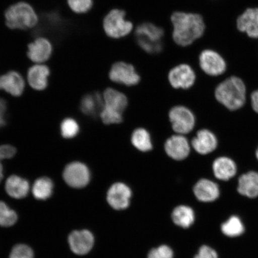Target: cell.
Here are the masks:
<instances>
[{"label": "cell", "instance_id": "6da1fadb", "mask_svg": "<svg viewBox=\"0 0 258 258\" xmlns=\"http://www.w3.org/2000/svg\"><path fill=\"white\" fill-rule=\"evenodd\" d=\"M214 97L218 104L228 111H237L249 102V91L243 79L232 76L218 84Z\"/></svg>", "mask_w": 258, "mask_h": 258}, {"label": "cell", "instance_id": "7a4b0ae2", "mask_svg": "<svg viewBox=\"0 0 258 258\" xmlns=\"http://www.w3.org/2000/svg\"><path fill=\"white\" fill-rule=\"evenodd\" d=\"M171 21L173 25V40L180 46H189L204 34L205 22L198 14L175 12Z\"/></svg>", "mask_w": 258, "mask_h": 258}, {"label": "cell", "instance_id": "3957f363", "mask_svg": "<svg viewBox=\"0 0 258 258\" xmlns=\"http://www.w3.org/2000/svg\"><path fill=\"white\" fill-rule=\"evenodd\" d=\"M6 25L10 28L27 30L35 27L38 18L33 8L28 3L20 2L12 5L5 13Z\"/></svg>", "mask_w": 258, "mask_h": 258}, {"label": "cell", "instance_id": "277c9868", "mask_svg": "<svg viewBox=\"0 0 258 258\" xmlns=\"http://www.w3.org/2000/svg\"><path fill=\"white\" fill-rule=\"evenodd\" d=\"M162 28L151 23H143L138 26L135 31L137 43L146 52L157 54L163 49Z\"/></svg>", "mask_w": 258, "mask_h": 258}, {"label": "cell", "instance_id": "5b68a950", "mask_svg": "<svg viewBox=\"0 0 258 258\" xmlns=\"http://www.w3.org/2000/svg\"><path fill=\"white\" fill-rule=\"evenodd\" d=\"M125 16L123 11L114 9L105 16L104 29L106 35L113 38H120L130 33L133 24L125 20Z\"/></svg>", "mask_w": 258, "mask_h": 258}, {"label": "cell", "instance_id": "8992f818", "mask_svg": "<svg viewBox=\"0 0 258 258\" xmlns=\"http://www.w3.org/2000/svg\"><path fill=\"white\" fill-rule=\"evenodd\" d=\"M169 118L174 132L179 135L190 133L196 125V117L186 106H174L169 112Z\"/></svg>", "mask_w": 258, "mask_h": 258}, {"label": "cell", "instance_id": "52a82bcc", "mask_svg": "<svg viewBox=\"0 0 258 258\" xmlns=\"http://www.w3.org/2000/svg\"><path fill=\"white\" fill-rule=\"evenodd\" d=\"M63 177L68 185L74 188H82L88 185L90 180V170L86 164L73 162L64 168Z\"/></svg>", "mask_w": 258, "mask_h": 258}, {"label": "cell", "instance_id": "ba28073f", "mask_svg": "<svg viewBox=\"0 0 258 258\" xmlns=\"http://www.w3.org/2000/svg\"><path fill=\"white\" fill-rule=\"evenodd\" d=\"M199 60L202 70L210 76H221L227 70V63L224 58L214 50L202 51Z\"/></svg>", "mask_w": 258, "mask_h": 258}, {"label": "cell", "instance_id": "9c48e42d", "mask_svg": "<svg viewBox=\"0 0 258 258\" xmlns=\"http://www.w3.org/2000/svg\"><path fill=\"white\" fill-rule=\"evenodd\" d=\"M109 77L113 82L127 86L138 85L141 79L135 67L123 62H118L113 64Z\"/></svg>", "mask_w": 258, "mask_h": 258}, {"label": "cell", "instance_id": "30bf717a", "mask_svg": "<svg viewBox=\"0 0 258 258\" xmlns=\"http://www.w3.org/2000/svg\"><path fill=\"white\" fill-rule=\"evenodd\" d=\"M212 169L216 178L224 182L234 178L239 170L236 161L225 155H222L213 161Z\"/></svg>", "mask_w": 258, "mask_h": 258}, {"label": "cell", "instance_id": "8fae6325", "mask_svg": "<svg viewBox=\"0 0 258 258\" xmlns=\"http://www.w3.org/2000/svg\"><path fill=\"white\" fill-rule=\"evenodd\" d=\"M168 79L173 88L188 89L195 84L196 76L191 67L181 64L170 70Z\"/></svg>", "mask_w": 258, "mask_h": 258}, {"label": "cell", "instance_id": "7c38bea8", "mask_svg": "<svg viewBox=\"0 0 258 258\" xmlns=\"http://www.w3.org/2000/svg\"><path fill=\"white\" fill-rule=\"evenodd\" d=\"M71 250L77 255H85L92 250L95 243L93 234L88 230H75L69 236Z\"/></svg>", "mask_w": 258, "mask_h": 258}, {"label": "cell", "instance_id": "4fadbf2b", "mask_svg": "<svg viewBox=\"0 0 258 258\" xmlns=\"http://www.w3.org/2000/svg\"><path fill=\"white\" fill-rule=\"evenodd\" d=\"M191 145L197 153L206 156L217 150L219 141L214 132L208 128H203L199 131L192 139Z\"/></svg>", "mask_w": 258, "mask_h": 258}, {"label": "cell", "instance_id": "5bb4252c", "mask_svg": "<svg viewBox=\"0 0 258 258\" xmlns=\"http://www.w3.org/2000/svg\"><path fill=\"white\" fill-rule=\"evenodd\" d=\"M167 156L176 161H182L188 157L191 148L188 140L182 135H175L167 139L164 144Z\"/></svg>", "mask_w": 258, "mask_h": 258}, {"label": "cell", "instance_id": "9a60e30c", "mask_svg": "<svg viewBox=\"0 0 258 258\" xmlns=\"http://www.w3.org/2000/svg\"><path fill=\"white\" fill-rule=\"evenodd\" d=\"M132 191L122 182H116L108 189L107 202L112 208L116 210L126 209L130 204Z\"/></svg>", "mask_w": 258, "mask_h": 258}, {"label": "cell", "instance_id": "2e32d148", "mask_svg": "<svg viewBox=\"0 0 258 258\" xmlns=\"http://www.w3.org/2000/svg\"><path fill=\"white\" fill-rule=\"evenodd\" d=\"M104 106L102 110L114 114H123L128 106V99L124 93L112 88L106 89L103 94Z\"/></svg>", "mask_w": 258, "mask_h": 258}, {"label": "cell", "instance_id": "e0dca14e", "mask_svg": "<svg viewBox=\"0 0 258 258\" xmlns=\"http://www.w3.org/2000/svg\"><path fill=\"white\" fill-rule=\"evenodd\" d=\"M237 191L250 199L258 197V171L250 170L241 173L237 180Z\"/></svg>", "mask_w": 258, "mask_h": 258}, {"label": "cell", "instance_id": "ac0fdd59", "mask_svg": "<svg viewBox=\"0 0 258 258\" xmlns=\"http://www.w3.org/2000/svg\"><path fill=\"white\" fill-rule=\"evenodd\" d=\"M238 30L252 38H258V8L248 9L237 19Z\"/></svg>", "mask_w": 258, "mask_h": 258}, {"label": "cell", "instance_id": "d6986e66", "mask_svg": "<svg viewBox=\"0 0 258 258\" xmlns=\"http://www.w3.org/2000/svg\"><path fill=\"white\" fill-rule=\"evenodd\" d=\"M52 50L49 41L43 37L38 38L28 45V56L32 62L43 63L49 59Z\"/></svg>", "mask_w": 258, "mask_h": 258}, {"label": "cell", "instance_id": "ffe728a7", "mask_svg": "<svg viewBox=\"0 0 258 258\" xmlns=\"http://www.w3.org/2000/svg\"><path fill=\"white\" fill-rule=\"evenodd\" d=\"M194 193L199 201L211 202L220 195V189L217 183L208 179H202L194 187Z\"/></svg>", "mask_w": 258, "mask_h": 258}, {"label": "cell", "instance_id": "44dd1931", "mask_svg": "<svg viewBox=\"0 0 258 258\" xmlns=\"http://www.w3.org/2000/svg\"><path fill=\"white\" fill-rule=\"evenodd\" d=\"M25 82L20 74L11 72L0 76V90L14 96H20L24 92Z\"/></svg>", "mask_w": 258, "mask_h": 258}, {"label": "cell", "instance_id": "7402d4cb", "mask_svg": "<svg viewBox=\"0 0 258 258\" xmlns=\"http://www.w3.org/2000/svg\"><path fill=\"white\" fill-rule=\"evenodd\" d=\"M104 106L103 96L98 92H93L83 97L81 101L80 109L83 114L90 117H96L101 114Z\"/></svg>", "mask_w": 258, "mask_h": 258}, {"label": "cell", "instance_id": "603a6c76", "mask_svg": "<svg viewBox=\"0 0 258 258\" xmlns=\"http://www.w3.org/2000/svg\"><path fill=\"white\" fill-rule=\"evenodd\" d=\"M50 70L44 64H35L28 70V80L32 88L43 90L46 88Z\"/></svg>", "mask_w": 258, "mask_h": 258}, {"label": "cell", "instance_id": "cb8c5ba5", "mask_svg": "<svg viewBox=\"0 0 258 258\" xmlns=\"http://www.w3.org/2000/svg\"><path fill=\"white\" fill-rule=\"evenodd\" d=\"M5 189L11 198L24 199L30 191V184L27 180L16 175H12L6 180Z\"/></svg>", "mask_w": 258, "mask_h": 258}, {"label": "cell", "instance_id": "d4e9b609", "mask_svg": "<svg viewBox=\"0 0 258 258\" xmlns=\"http://www.w3.org/2000/svg\"><path fill=\"white\" fill-rule=\"evenodd\" d=\"M131 143L138 151L147 153L153 150L151 135L144 128L135 129L131 135Z\"/></svg>", "mask_w": 258, "mask_h": 258}, {"label": "cell", "instance_id": "484cf974", "mask_svg": "<svg viewBox=\"0 0 258 258\" xmlns=\"http://www.w3.org/2000/svg\"><path fill=\"white\" fill-rule=\"evenodd\" d=\"M54 185L50 178L42 177L35 182L32 186V194L38 201H46L49 199L53 192Z\"/></svg>", "mask_w": 258, "mask_h": 258}, {"label": "cell", "instance_id": "4316f807", "mask_svg": "<svg viewBox=\"0 0 258 258\" xmlns=\"http://www.w3.org/2000/svg\"><path fill=\"white\" fill-rule=\"evenodd\" d=\"M172 219L176 225L183 228H188L195 220L192 209L186 206H179L174 209Z\"/></svg>", "mask_w": 258, "mask_h": 258}, {"label": "cell", "instance_id": "83f0119b", "mask_svg": "<svg viewBox=\"0 0 258 258\" xmlns=\"http://www.w3.org/2000/svg\"><path fill=\"white\" fill-rule=\"evenodd\" d=\"M41 24H44V27L41 26L40 30L44 29V32H47L48 33L56 34V32L62 31V29L64 28V22L63 19L55 13H51L46 15L43 16L42 18Z\"/></svg>", "mask_w": 258, "mask_h": 258}, {"label": "cell", "instance_id": "f1b7e54d", "mask_svg": "<svg viewBox=\"0 0 258 258\" xmlns=\"http://www.w3.org/2000/svg\"><path fill=\"white\" fill-rule=\"evenodd\" d=\"M222 233L228 237L240 236L244 232L243 222L237 216H232L225 223L221 225Z\"/></svg>", "mask_w": 258, "mask_h": 258}, {"label": "cell", "instance_id": "f546056e", "mask_svg": "<svg viewBox=\"0 0 258 258\" xmlns=\"http://www.w3.org/2000/svg\"><path fill=\"white\" fill-rule=\"evenodd\" d=\"M18 217L14 210L9 208L4 202L0 201V226L10 227L18 221Z\"/></svg>", "mask_w": 258, "mask_h": 258}, {"label": "cell", "instance_id": "4dcf8cb0", "mask_svg": "<svg viewBox=\"0 0 258 258\" xmlns=\"http://www.w3.org/2000/svg\"><path fill=\"white\" fill-rule=\"evenodd\" d=\"M61 134L66 139L75 137L79 132V125L73 118H66L60 125Z\"/></svg>", "mask_w": 258, "mask_h": 258}, {"label": "cell", "instance_id": "1f68e13d", "mask_svg": "<svg viewBox=\"0 0 258 258\" xmlns=\"http://www.w3.org/2000/svg\"><path fill=\"white\" fill-rule=\"evenodd\" d=\"M9 258H34V253L28 245L18 244L12 248Z\"/></svg>", "mask_w": 258, "mask_h": 258}, {"label": "cell", "instance_id": "d6a6232c", "mask_svg": "<svg viewBox=\"0 0 258 258\" xmlns=\"http://www.w3.org/2000/svg\"><path fill=\"white\" fill-rule=\"evenodd\" d=\"M72 11L77 14H83L92 8L93 0H68Z\"/></svg>", "mask_w": 258, "mask_h": 258}, {"label": "cell", "instance_id": "836d02e7", "mask_svg": "<svg viewBox=\"0 0 258 258\" xmlns=\"http://www.w3.org/2000/svg\"><path fill=\"white\" fill-rule=\"evenodd\" d=\"M173 252L169 246L163 245L150 251L148 258H173Z\"/></svg>", "mask_w": 258, "mask_h": 258}, {"label": "cell", "instance_id": "e575fe53", "mask_svg": "<svg viewBox=\"0 0 258 258\" xmlns=\"http://www.w3.org/2000/svg\"><path fill=\"white\" fill-rule=\"evenodd\" d=\"M195 258H218L216 251L207 246H203L200 248L199 252Z\"/></svg>", "mask_w": 258, "mask_h": 258}, {"label": "cell", "instance_id": "d590c367", "mask_svg": "<svg viewBox=\"0 0 258 258\" xmlns=\"http://www.w3.org/2000/svg\"><path fill=\"white\" fill-rule=\"evenodd\" d=\"M249 101L251 109L258 115V88L250 93Z\"/></svg>", "mask_w": 258, "mask_h": 258}, {"label": "cell", "instance_id": "8d00e7d4", "mask_svg": "<svg viewBox=\"0 0 258 258\" xmlns=\"http://www.w3.org/2000/svg\"><path fill=\"white\" fill-rule=\"evenodd\" d=\"M7 110V105L4 99L0 98V128L6 124V112Z\"/></svg>", "mask_w": 258, "mask_h": 258}, {"label": "cell", "instance_id": "74e56055", "mask_svg": "<svg viewBox=\"0 0 258 258\" xmlns=\"http://www.w3.org/2000/svg\"><path fill=\"white\" fill-rule=\"evenodd\" d=\"M3 160H4V157H3L2 153L0 152V182H2L3 178V167L1 163V161Z\"/></svg>", "mask_w": 258, "mask_h": 258}, {"label": "cell", "instance_id": "f35d334b", "mask_svg": "<svg viewBox=\"0 0 258 258\" xmlns=\"http://www.w3.org/2000/svg\"><path fill=\"white\" fill-rule=\"evenodd\" d=\"M254 157H255V159L258 162V145L255 150V152H254Z\"/></svg>", "mask_w": 258, "mask_h": 258}]
</instances>
